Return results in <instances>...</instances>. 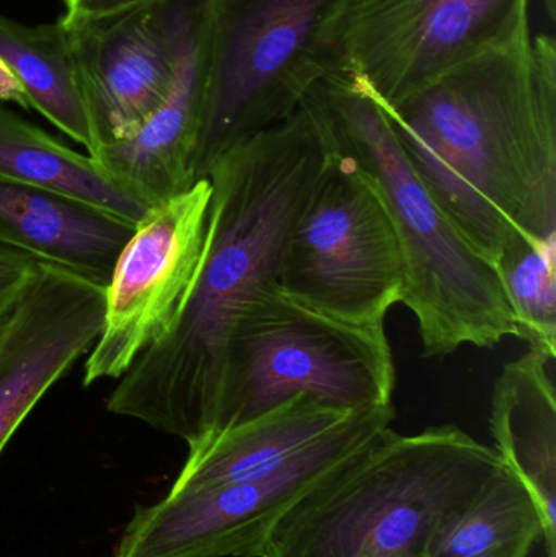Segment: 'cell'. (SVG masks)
<instances>
[{
	"label": "cell",
	"instance_id": "ffe728a7",
	"mask_svg": "<svg viewBox=\"0 0 556 557\" xmlns=\"http://www.w3.org/2000/svg\"><path fill=\"white\" fill-rule=\"evenodd\" d=\"M519 339L556 352V237H522L496 261Z\"/></svg>",
	"mask_w": 556,
	"mask_h": 557
},
{
	"label": "cell",
	"instance_id": "52a82bcc",
	"mask_svg": "<svg viewBox=\"0 0 556 557\" xmlns=\"http://www.w3.org/2000/svg\"><path fill=\"white\" fill-rule=\"evenodd\" d=\"M531 2L339 0L320 36V82H345L394 107L467 59L531 32ZM542 2L555 25L556 0Z\"/></svg>",
	"mask_w": 556,
	"mask_h": 557
},
{
	"label": "cell",
	"instance_id": "603a6c76",
	"mask_svg": "<svg viewBox=\"0 0 556 557\" xmlns=\"http://www.w3.org/2000/svg\"><path fill=\"white\" fill-rule=\"evenodd\" d=\"M10 101L16 103L18 107L29 110L28 100H26L25 88L20 84L16 75L13 74L12 69L7 65V62L0 58V103Z\"/></svg>",
	"mask_w": 556,
	"mask_h": 557
},
{
	"label": "cell",
	"instance_id": "277c9868",
	"mask_svg": "<svg viewBox=\"0 0 556 557\" xmlns=\"http://www.w3.org/2000/svg\"><path fill=\"white\" fill-rule=\"evenodd\" d=\"M309 97L336 149L371 180L387 209L404 260L401 304L417 318L424 356L519 337L498 268L424 185L381 104L335 78H323Z\"/></svg>",
	"mask_w": 556,
	"mask_h": 557
},
{
	"label": "cell",
	"instance_id": "e0dca14e",
	"mask_svg": "<svg viewBox=\"0 0 556 557\" xmlns=\"http://www.w3.org/2000/svg\"><path fill=\"white\" fill-rule=\"evenodd\" d=\"M0 180L72 199L133 225L149 211L107 182L88 153L71 149L2 103Z\"/></svg>",
	"mask_w": 556,
	"mask_h": 557
},
{
	"label": "cell",
	"instance_id": "d6986e66",
	"mask_svg": "<svg viewBox=\"0 0 556 557\" xmlns=\"http://www.w3.org/2000/svg\"><path fill=\"white\" fill-rule=\"evenodd\" d=\"M542 536L538 503L503 465L467 506L436 530L428 557H528Z\"/></svg>",
	"mask_w": 556,
	"mask_h": 557
},
{
	"label": "cell",
	"instance_id": "6da1fadb",
	"mask_svg": "<svg viewBox=\"0 0 556 557\" xmlns=\"http://www.w3.org/2000/svg\"><path fill=\"white\" fill-rule=\"evenodd\" d=\"M332 152L307 97L287 120L219 157L208 172V235L191 290L162 339L118 380L107 411L182 438L214 424L225 349L242 311L276 284L287 234Z\"/></svg>",
	"mask_w": 556,
	"mask_h": 557
},
{
	"label": "cell",
	"instance_id": "7c38bea8",
	"mask_svg": "<svg viewBox=\"0 0 556 557\" xmlns=\"http://www.w3.org/2000/svg\"><path fill=\"white\" fill-rule=\"evenodd\" d=\"M61 23L90 126L91 153L133 136L165 100L173 77L170 2Z\"/></svg>",
	"mask_w": 556,
	"mask_h": 557
},
{
	"label": "cell",
	"instance_id": "8fae6325",
	"mask_svg": "<svg viewBox=\"0 0 556 557\" xmlns=\"http://www.w3.org/2000/svg\"><path fill=\"white\" fill-rule=\"evenodd\" d=\"M104 287L69 268L39 261L0 326V455L46 393L97 343Z\"/></svg>",
	"mask_w": 556,
	"mask_h": 557
},
{
	"label": "cell",
	"instance_id": "7a4b0ae2",
	"mask_svg": "<svg viewBox=\"0 0 556 557\" xmlns=\"http://www.w3.org/2000/svg\"><path fill=\"white\" fill-rule=\"evenodd\" d=\"M408 160L493 263L522 237H556V42L528 32L394 107Z\"/></svg>",
	"mask_w": 556,
	"mask_h": 557
},
{
	"label": "cell",
	"instance_id": "2e32d148",
	"mask_svg": "<svg viewBox=\"0 0 556 557\" xmlns=\"http://www.w3.org/2000/svg\"><path fill=\"white\" fill-rule=\"evenodd\" d=\"M134 225L62 196L0 180V247L107 285Z\"/></svg>",
	"mask_w": 556,
	"mask_h": 557
},
{
	"label": "cell",
	"instance_id": "5bb4252c",
	"mask_svg": "<svg viewBox=\"0 0 556 557\" xmlns=\"http://www.w3.org/2000/svg\"><path fill=\"white\" fill-rule=\"evenodd\" d=\"M556 352L529 346L503 367L492 395L495 451L538 503L547 557H556Z\"/></svg>",
	"mask_w": 556,
	"mask_h": 557
},
{
	"label": "cell",
	"instance_id": "9a60e30c",
	"mask_svg": "<svg viewBox=\"0 0 556 557\" xmlns=\"http://www.w3.org/2000/svg\"><path fill=\"white\" fill-rule=\"evenodd\" d=\"M359 411L333 408L307 395L287 399L258 418L191 445L173 487L271 476L342 431Z\"/></svg>",
	"mask_w": 556,
	"mask_h": 557
},
{
	"label": "cell",
	"instance_id": "30bf717a",
	"mask_svg": "<svg viewBox=\"0 0 556 557\" xmlns=\"http://www.w3.org/2000/svg\"><path fill=\"white\" fill-rule=\"evenodd\" d=\"M211 196L209 178L198 180L134 225L104 287L103 326L85 360V386L120 380L172 326L201 264Z\"/></svg>",
	"mask_w": 556,
	"mask_h": 557
},
{
	"label": "cell",
	"instance_id": "3957f363",
	"mask_svg": "<svg viewBox=\"0 0 556 557\" xmlns=\"http://www.w3.org/2000/svg\"><path fill=\"white\" fill-rule=\"evenodd\" d=\"M503 465L456 425L384 429L287 510L260 557H428L436 530Z\"/></svg>",
	"mask_w": 556,
	"mask_h": 557
},
{
	"label": "cell",
	"instance_id": "9c48e42d",
	"mask_svg": "<svg viewBox=\"0 0 556 557\" xmlns=\"http://www.w3.org/2000/svg\"><path fill=\"white\" fill-rule=\"evenodd\" d=\"M394 418L392 405L361 409L342 431L271 476L172 486L159 503L136 507L113 557H260L287 510Z\"/></svg>",
	"mask_w": 556,
	"mask_h": 557
},
{
	"label": "cell",
	"instance_id": "ac0fdd59",
	"mask_svg": "<svg viewBox=\"0 0 556 557\" xmlns=\"http://www.w3.org/2000/svg\"><path fill=\"white\" fill-rule=\"evenodd\" d=\"M0 58L25 88L29 110L90 152L94 140L65 26L59 20L26 25L0 13Z\"/></svg>",
	"mask_w": 556,
	"mask_h": 557
},
{
	"label": "cell",
	"instance_id": "44dd1931",
	"mask_svg": "<svg viewBox=\"0 0 556 557\" xmlns=\"http://www.w3.org/2000/svg\"><path fill=\"white\" fill-rule=\"evenodd\" d=\"M38 264L32 255L0 247V326L35 277Z\"/></svg>",
	"mask_w": 556,
	"mask_h": 557
},
{
	"label": "cell",
	"instance_id": "8992f818",
	"mask_svg": "<svg viewBox=\"0 0 556 557\" xmlns=\"http://www.w3.org/2000/svg\"><path fill=\"white\" fill-rule=\"evenodd\" d=\"M339 0H206L196 180L287 120L319 85L323 26Z\"/></svg>",
	"mask_w": 556,
	"mask_h": 557
},
{
	"label": "cell",
	"instance_id": "7402d4cb",
	"mask_svg": "<svg viewBox=\"0 0 556 557\" xmlns=\"http://www.w3.org/2000/svg\"><path fill=\"white\" fill-rule=\"evenodd\" d=\"M59 2L64 9L59 20L71 23L116 15V13L126 12L134 7L146 5L156 0H59Z\"/></svg>",
	"mask_w": 556,
	"mask_h": 557
},
{
	"label": "cell",
	"instance_id": "ba28073f",
	"mask_svg": "<svg viewBox=\"0 0 556 557\" xmlns=\"http://www.w3.org/2000/svg\"><path fill=\"white\" fill-rule=\"evenodd\" d=\"M404 282L400 245L378 189L332 140L287 234L276 284L332 317L385 323L401 304Z\"/></svg>",
	"mask_w": 556,
	"mask_h": 557
},
{
	"label": "cell",
	"instance_id": "5b68a950",
	"mask_svg": "<svg viewBox=\"0 0 556 557\" xmlns=\"http://www.w3.org/2000/svg\"><path fill=\"white\" fill-rule=\"evenodd\" d=\"M394 388L385 323L332 317L273 284L245 307L232 331L209 435L299 395L365 409L392 405Z\"/></svg>",
	"mask_w": 556,
	"mask_h": 557
},
{
	"label": "cell",
	"instance_id": "4fadbf2b",
	"mask_svg": "<svg viewBox=\"0 0 556 557\" xmlns=\"http://www.w3.org/2000/svg\"><path fill=\"white\" fill-rule=\"evenodd\" d=\"M169 2L173 77L165 100L133 136L88 153L107 182L147 209L198 182L193 163L201 117L206 0Z\"/></svg>",
	"mask_w": 556,
	"mask_h": 557
}]
</instances>
